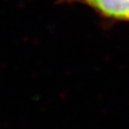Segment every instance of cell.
I'll return each mask as SVG.
<instances>
[{
	"mask_svg": "<svg viewBox=\"0 0 129 129\" xmlns=\"http://www.w3.org/2000/svg\"><path fill=\"white\" fill-rule=\"evenodd\" d=\"M83 1H85V0H83Z\"/></svg>",
	"mask_w": 129,
	"mask_h": 129,
	"instance_id": "2",
	"label": "cell"
},
{
	"mask_svg": "<svg viewBox=\"0 0 129 129\" xmlns=\"http://www.w3.org/2000/svg\"><path fill=\"white\" fill-rule=\"evenodd\" d=\"M104 15L115 19H129V0H86Z\"/></svg>",
	"mask_w": 129,
	"mask_h": 129,
	"instance_id": "1",
	"label": "cell"
}]
</instances>
